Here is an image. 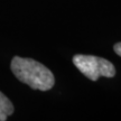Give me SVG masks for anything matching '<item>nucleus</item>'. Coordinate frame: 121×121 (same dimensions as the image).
Wrapping results in <instances>:
<instances>
[{"label":"nucleus","instance_id":"1","mask_svg":"<svg viewBox=\"0 0 121 121\" xmlns=\"http://www.w3.org/2000/svg\"><path fill=\"white\" fill-rule=\"evenodd\" d=\"M11 71L18 81L39 91L51 90L55 84V78L49 69L31 58L13 57L11 60Z\"/></svg>","mask_w":121,"mask_h":121},{"label":"nucleus","instance_id":"2","mask_svg":"<svg viewBox=\"0 0 121 121\" xmlns=\"http://www.w3.org/2000/svg\"><path fill=\"white\" fill-rule=\"evenodd\" d=\"M73 63L81 73L92 81H96L100 76L113 78L116 75L113 64L102 57L78 54L73 57Z\"/></svg>","mask_w":121,"mask_h":121},{"label":"nucleus","instance_id":"3","mask_svg":"<svg viewBox=\"0 0 121 121\" xmlns=\"http://www.w3.org/2000/svg\"><path fill=\"white\" fill-rule=\"evenodd\" d=\"M13 112V105L6 95L0 92V121L7 120V118Z\"/></svg>","mask_w":121,"mask_h":121},{"label":"nucleus","instance_id":"4","mask_svg":"<svg viewBox=\"0 0 121 121\" xmlns=\"http://www.w3.org/2000/svg\"><path fill=\"white\" fill-rule=\"evenodd\" d=\"M113 49H114V52L117 53L119 56H121V43L116 44V45H114V47H113Z\"/></svg>","mask_w":121,"mask_h":121}]
</instances>
